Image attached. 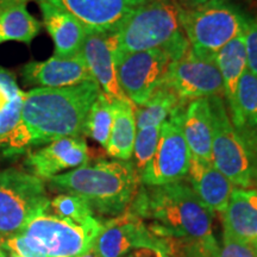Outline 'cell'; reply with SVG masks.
Listing matches in <instances>:
<instances>
[{
  "instance_id": "38",
  "label": "cell",
  "mask_w": 257,
  "mask_h": 257,
  "mask_svg": "<svg viewBox=\"0 0 257 257\" xmlns=\"http://www.w3.org/2000/svg\"><path fill=\"white\" fill-rule=\"evenodd\" d=\"M180 2L182 3V4H184L186 8H188V4H189V0H180Z\"/></svg>"
},
{
  "instance_id": "22",
  "label": "cell",
  "mask_w": 257,
  "mask_h": 257,
  "mask_svg": "<svg viewBox=\"0 0 257 257\" xmlns=\"http://www.w3.org/2000/svg\"><path fill=\"white\" fill-rule=\"evenodd\" d=\"M216 61L223 79L224 96L226 98L232 115L236 111V93L239 79L248 68L244 34L221 48L216 54Z\"/></svg>"
},
{
  "instance_id": "1",
  "label": "cell",
  "mask_w": 257,
  "mask_h": 257,
  "mask_svg": "<svg viewBox=\"0 0 257 257\" xmlns=\"http://www.w3.org/2000/svg\"><path fill=\"white\" fill-rule=\"evenodd\" d=\"M100 92L96 82L62 88L36 87L25 92L21 120L2 153L18 155L61 138L83 137L89 108Z\"/></svg>"
},
{
  "instance_id": "18",
  "label": "cell",
  "mask_w": 257,
  "mask_h": 257,
  "mask_svg": "<svg viewBox=\"0 0 257 257\" xmlns=\"http://www.w3.org/2000/svg\"><path fill=\"white\" fill-rule=\"evenodd\" d=\"M223 240L252 243L257 238V191L233 189L223 212Z\"/></svg>"
},
{
  "instance_id": "9",
  "label": "cell",
  "mask_w": 257,
  "mask_h": 257,
  "mask_svg": "<svg viewBox=\"0 0 257 257\" xmlns=\"http://www.w3.org/2000/svg\"><path fill=\"white\" fill-rule=\"evenodd\" d=\"M165 82L184 105L197 99L224 95L223 79L216 54L204 53L192 46L170 62Z\"/></svg>"
},
{
  "instance_id": "34",
  "label": "cell",
  "mask_w": 257,
  "mask_h": 257,
  "mask_svg": "<svg viewBox=\"0 0 257 257\" xmlns=\"http://www.w3.org/2000/svg\"><path fill=\"white\" fill-rule=\"evenodd\" d=\"M135 257H169L166 250L161 246H148V248H138L133 252Z\"/></svg>"
},
{
  "instance_id": "14",
  "label": "cell",
  "mask_w": 257,
  "mask_h": 257,
  "mask_svg": "<svg viewBox=\"0 0 257 257\" xmlns=\"http://www.w3.org/2000/svg\"><path fill=\"white\" fill-rule=\"evenodd\" d=\"M27 166L32 174L50 180L64 172L88 165L89 149L83 137H66L28 154Z\"/></svg>"
},
{
  "instance_id": "32",
  "label": "cell",
  "mask_w": 257,
  "mask_h": 257,
  "mask_svg": "<svg viewBox=\"0 0 257 257\" xmlns=\"http://www.w3.org/2000/svg\"><path fill=\"white\" fill-rule=\"evenodd\" d=\"M2 246L11 253H16L19 257H47L32 248L22 233L10 236L8 239L2 242Z\"/></svg>"
},
{
  "instance_id": "13",
  "label": "cell",
  "mask_w": 257,
  "mask_h": 257,
  "mask_svg": "<svg viewBox=\"0 0 257 257\" xmlns=\"http://www.w3.org/2000/svg\"><path fill=\"white\" fill-rule=\"evenodd\" d=\"M40 2V0H37ZM62 10L88 32H112L148 0H42Z\"/></svg>"
},
{
  "instance_id": "37",
  "label": "cell",
  "mask_w": 257,
  "mask_h": 257,
  "mask_svg": "<svg viewBox=\"0 0 257 257\" xmlns=\"http://www.w3.org/2000/svg\"><path fill=\"white\" fill-rule=\"evenodd\" d=\"M0 257H8L6 256V252L4 251V248L2 246V242H0Z\"/></svg>"
},
{
  "instance_id": "2",
  "label": "cell",
  "mask_w": 257,
  "mask_h": 257,
  "mask_svg": "<svg viewBox=\"0 0 257 257\" xmlns=\"http://www.w3.org/2000/svg\"><path fill=\"white\" fill-rule=\"evenodd\" d=\"M130 206L142 219L153 220L148 229L156 238L182 240L189 257H217L219 253L212 233L213 212L186 182L143 185Z\"/></svg>"
},
{
  "instance_id": "42",
  "label": "cell",
  "mask_w": 257,
  "mask_h": 257,
  "mask_svg": "<svg viewBox=\"0 0 257 257\" xmlns=\"http://www.w3.org/2000/svg\"><path fill=\"white\" fill-rule=\"evenodd\" d=\"M124 257H135L134 253H131V255H127V256H124Z\"/></svg>"
},
{
  "instance_id": "25",
  "label": "cell",
  "mask_w": 257,
  "mask_h": 257,
  "mask_svg": "<svg viewBox=\"0 0 257 257\" xmlns=\"http://www.w3.org/2000/svg\"><path fill=\"white\" fill-rule=\"evenodd\" d=\"M231 120L237 128L257 127V76L248 68L239 79Z\"/></svg>"
},
{
  "instance_id": "5",
  "label": "cell",
  "mask_w": 257,
  "mask_h": 257,
  "mask_svg": "<svg viewBox=\"0 0 257 257\" xmlns=\"http://www.w3.org/2000/svg\"><path fill=\"white\" fill-rule=\"evenodd\" d=\"M179 9L172 0H148L111 32L115 51L136 53L167 48L185 38Z\"/></svg>"
},
{
  "instance_id": "4",
  "label": "cell",
  "mask_w": 257,
  "mask_h": 257,
  "mask_svg": "<svg viewBox=\"0 0 257 257\" xmlns=\"http://www.w3.org/2000/svg\"><path fill=\"white\" fill-rule=\"evenodd\" d=\"M212 112V163L231 184L252 186L257 175V143L234 126L221 96L208 98Z\"/></svg>"
},
{
  "instance_id": "31",
  "label": "cell",
  "mask_w": 257,
  "mask_h": 257,
  "mask_svg": "<svg viewBox=\"0 0 257 257\" xmlns=\"http://www.w3.org/2000/svg\"><path fill=\"white\" fill-rule=\"evenodd\" d=\"M244 37H245L248 69L257 76V17L248 21Z\"/></svg>"
},
{
  "instance_id": "35",
  "label": "cell",
  "mask_w": 257,
  "mask_h": 257,
  "mask_svg": "<svg viewBox=\"0 0 257 257\" xmlns=\"http://www.w3.org/2000/svg\"><path fill=\"white\" fill-rule=\"evenodd\" d=\"M207 2H208V0H189L188 8H186V9H189V8H195V6L202 5V4H205V3H207Z\"/></svg>"
},
{
  "instance_id": "6",
  "label": "cell",
  "mask_w": 257,
  "mask_h": 257,
  "mask_svg": "<svg viewBox=\"0 0 257 257\" xmlns=\"http://www.w3.org/2000/svg\"><path fill=\"white\" fill-rule=\"evenodd\" d=\"M101 227L95 217L74 220L56 216L48 207L29 221L22 234L47 257H79L94 245Z\"/></svg>"
},
{
  "instance_id": "26",
  "label": "cell",
  "mask_w": 257,
  "mask_h": 257,
  "mask_svg": "<svg viewBox=\"0 0 257 257\" xmlns=\"http://www.w3.org/2000/svg\"><path fill=\"white\" fill-rule=\"evenodd\" d=\"M113 102L108 100L107 96L100 92L89 108L83 128V136L92 138L106 149L113 123Z\"/></svg>"
},
{
  "instance_id": "7",
  "label": "cell",
  "mask_w": 257,
  "mask_h": 257,
  "mask_svg": "<svg viewBox=\"0 0 257 257\" xmlns=\"http://www.w3.org/2000/svg\"><path fill=\"white\" fill-rule=\"evenodd\" d=\"M182 31L194 49L217 54L246 30L249 18L229 0H208L195 8H180Z\"/></svg>"
},
{
  "instance_id": "27",
  "label": "cell",
  "mask_w": 257,
  "mask_h": 257,
  "mask_svg": "<svg viewBox=\"0 0 257 257\" xmlns=\"http://www.w3.org/2000/svg\"><path fill=\"white\" fill-rule=\"evenodd\" d=\"M162 125H152L137 130L134 144V166L141 176L144 168L150 162L159 144Z\"/></svg>"
},
{
  "instance_id": "40",
  "label": "cell",
  "mask_w": 257,
  "mask_h": 257,
  "mask_svg": "<svg viewBox=\"0 0 257 257\" xmlns=\"http://www.w3.org/2000/svg\"><path fill=\"white\" fill-rule=\"evenodd\" d=\"M3 9H4V4H3V2H2V0H0V14H2Z\"/></svg>"
},
{
  "instance_id": "11",
  "label": "cell",
  "mask_w": 257,
  "mask_h": 257,
  "mask_svg": "<svg viewBox=\"0 0 257 257\" xmlns=\"http://www.w3.org/2000/svg\"><path fill=\"white\" fill-rule=\"evenodd\" d=\"M118 81L135 107L143 105L166 80L173 57L166 48L119 53L115 51Z\"/></svg>"
},
{
  "instance_id": "3",
  "label": "cell",
  "mask_w": 257,
  "mask_h": 257,
  "mask_svg": "<svg viewBox=\"0 0 257 257\" xmlns=\"http://www.w3.org/2000/svg\"><path fill=\"white\" fill-rule=\"evenodd\" d=\"M49 184L51 188L82 198L93 212L117 217L134 201L141 179L133 161L114 160L62 173Z\"/></svg>"
},
{
  "instance_id": "15",
  "label": "cell",
  "mask_w": 257,
  "mask_h": 257,
  "mask_svg": "<svg viewBox=\"0 0 257 257\" xmlns=\"http://www.w3.org/2000/svg\"><path fill=\"white\" fill-rule=\"evenodd\" d=\"M114 53L115 43L111 32H88L81 54L94 81L108 100L131 102L118 81Z\"/></svg>"
},
{
  "instance_id": "23",
  "label": "cell",
  "mask_w": 257,
  "mask_h": 257,
  "mask_svg": "<svg viewBox=\"0 0 257 257\" xmlns=\"http://www.w3.org/2000/svg\"><path fill=\"white\" fill-rule=\"evenodd\" d=\"M113 108V123L106 152L115 160L130 161L137 133L135 106L131 102L115 101Z\"/></svg>"
},
{
  "instance_id": "8",
  "label": "cell",
  "mask_w": 257,
  "mask_h": 257,
  "mask_svg": "<svg viewBox=\"0 0 257 257\" xmlns=\"http://www.w3.org/2000/svg\"><path fill=\"white\" fill-rule=\"evenodd\" d=\"M43 180L15 168L0 172V236L22 233L38 212L49 207Z\"/></svg>"
},
{
  "instance_id": "16",
  "label": "cell",
  "mask_w": 257,
  "mask_h": 257,
  "mask_svg": "<svg viewBox=\"0 0 257 257\" xmlns=\"http://www.w3.org/2000/svg\"><path fill=\"white\" fill-rule=\"evenodd\" d=\"M22 80L34 88H62L95 82L81 53L67 59L53 56L46 61L28 62L22 68Z\"/></svg>"
},
{
  "instance_id": "17",
  "label": "cell",
  "mask_w": 257,
  "mask_h": 257,
  "mask_svg": "<svg viewBox=\"0 0 257 257\" xmlns=\"http://www.w3.org/2000/svg\"><path fill=\"white\" fill-rule=\"evenodd\" d=\"M186 178L198 198L212 212L223 213L234 188L211 161L191 155Z\"/></svg>"
},
{
  "instance_id": "30",
  "label": "cell",
  "mask_w": 257,
  "mask_h": 257,
  "mask_svg": "<svg viewBox=\"0 0 257 257\" xmlns=\"http://www.w3.org/2000/svg\"><path fill=\"white\" fill-rule=\"evenodd\" d=\"M23 92L17 85L15 74L0 67V112L4 111L16 96Z\"/></svg>"
},
{
  "instance_id": "20",
  "label": "cell",
  "mask_w": 257,
  "mask_h": 257,
  "mask_svg": "<svg viewBox=\"0 0 257 257\" xmlns=\"http://www.w3.org/2000/svg\"><path fill=\"white\" fill-rule=\"evenodd\" d=\"M182 131L192 156L212 162V112L208 99L188 102L182 118Z\"/></svg>"
},
{
  "instance_id": "39",
  "label": "cell",
  "mask_w": 257,
  "mask_h": 257,
  "mask_svg": "<svg viewBox=\"0 0 257 257\" xmlns=\"http://www.w3.org/2000/svg\"><path fill=\"white\" fill-rule=\"evenodd\" d=\"M251 244H252V245H253V248H255V249H256V251H257V238H256L255 240H253V242H252Z\"/></svg>"
},
{
  "instance_id": "41",
  "label": "cell",
  "mask_w": 257,
  "mask_h": 257,
  "mask_svg": "<svg viewBox=\"0 0 257 257\" xmlns=\"http://www.w3.org/2000/svg\"><path fill=\"white\" fill-rule=\"evenodd\" d=\"M8 257H19V256L16 255V253H11V252H10V255H9Z\"/></svg>"
},
{
  "instance_id": "21",
  "label": "cell",
  "mask_w": 257,
  "mask_h": 257,
  "mask_svg": "<svg viewBox=\"0 0 257 257\" xmlns=\"http://www.w3.org/2000/svg\"><path fill=\"white\" fill-rule=\"evenodd\" d=\"M0 14V44L9 41L30 44L42 29V23L27 9L29 0H2Z\"/></svg>"
},
{
  "instance_id": "29",
  "label": "cell",
  "mask_w": 257,
  "mask_h": 257,
  "mask_svg": "<svg viewBox=\"0 0 257 257\" xmlns=\"http://www.w3.org/2000/svg\"><path fill=\"white\" fill-rule=\"evenodd\" d=\"M24 96L25 92H22L10 102L4 111L0 112V152H3L6 141L9 140L10 135L12 134V131L15 130L21 120Z\"/></svg>"
},
{
  "instance_id": "28",
  "label": "cell",
  "mask_w": 257,
  "mask_h": 257,
  "mask_svg": "<svg viewBox=\"0 0 257 257\" xmlns=\"http://www.w3.org/2000/svg\"><path fill=\"white\" fill-rule=\"evenodd\" d=\"M49 211L56 216L74 220H86L95 217L91 206L78 195L62 193L50 200Z\"/></svg>"
},
{
  "instance_id": "33",
  "label": "cell",
  "mask_w": 257,
  "mask_h": 257,
  "mask_svg": "<svg viewBox=\"0 0 257 257\" xmlns=\"http://www.w3.org/2000/svg\"><path fill=\"white\" fill-rule=\"evenodd\" d=\"M223 248L217 257H257V251L251 243L236 240H223Z\"/></svg>"
},
{
  "instance_id": "12",
  "label": "cell",
  "mask_w": 257,
  "mask_h": 257,
  "mask_svg": "<svg viewBox=\"0 0 257 257\" xmlns=\"http://www.w3.org/2000/svg\"><path fill=\"white\" fill-rule=\"evenodd\" d=\"M93 246L99 257H124L131 250L148 246L165 249L163 243L150 232L142 218L131 210L102 224Z\"/></svg>"
},
{
  "instance_id": "19",
  "label": "cell",
  "mask_w": 257,
  "mask_h": 257,
  "mask_svg": "<svg viewBox=\"0 0 257 257\" xmlns=\"http://www.w3.org/2000/svg\"><path fill=\"white\" fill-rule=\"evenodd\" d=\"M38 4L43 17V25L53 38L55 47L54 56L67 59L81 53L83 42L88 34L83 25L73 16L49 3L40 0Z\"/></svg>"
},
{
  "instance_id": "36",
  "label": "cell",
  "mask_w": 257,
  "mask_h": 257,
  "mask_svg": "<svg viewBox=\"0 0 257 257\" xmlns=\"http://www.w3.org/2000/svg\"><path fill=\"white\" fill-rule=\"evenodd\" d=\"M79 257H99V256H98V253H96V251H95L94 246H92V248L89 249L88 251H86L85 253H82V255L79 256Z\"/></svg>"
},
{
  "instance_id": "24",
  "label": "cell",
  "mask_w": 257,
  "mask_h": 257,
  "mask_svg": "<svg viewBox=\"0 0 257 257\" xmlns=\"http://www.w3.org/2000/svg\"><path fill=\"white\" fill-rule=\"evenodd\" d=\"M180 106H184L176 93L163 82L143 105L135 107L137 130L152 125H162Z\"/></svg>"
},
{
  "instance_id": "10",
  "label": "cell",
  "mask_w": 257,
  "mask_h": 257,
  "mask_svg": "<svg viewBox=\"0 0 257 257\" xmlns=\"http://www.w3.org/2000/svg\"><path fill=\"white\" fill-rule=\"evenodd\" d=\"M184 111L180 106L162 124L155 154L140 176L144 186L168 185L187 176L191 152L182 131Z\"/></svg>"
}]
</instances>
